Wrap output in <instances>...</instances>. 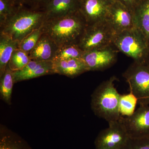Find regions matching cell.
Instances as JSON below:
<instances>
[{
  "label": "cell",
  "instance_id": "1",
  "mask_svg": "<svg viewBox=\"0 0 149 149\" xmlns=\"http://www.w3.org/2000/svg\"><path fill=\"white\" fill-rule=\"evenodd\" d=\"M87 25L78 11L63 17L46 20L43 29L44 33L50 37L58 47L77 45Z\"/></svg>",
  "mask_w": 149,
  "mask_h": 149
},
{
  "label": "cell",
  "instance_id": "2",
  "mask_svg": "<svg viewBox=\"0 0 149 149\" xmlns=\"http://www.w3.org/2000/svg\"><path fill=\"white\" fill-rule=\"evenodd\" d=\"M115 76L104 81L96 88L91 95V109L98 117L108 122L117 121L122 116L119 111L120 95L114 86Z\"/></svg>",
  "mask_w": 149,
  "mask_h": 149
},
{
  "label": "cell",
  "instance_id": "3",
  "mask_svg": "<svg viewBox=\"0 0 149 149\" xmlns=\"http://www.w3.org/2000/svg\"><path fill=\"white\" fill-rule=\"evenodd\" d=\"M45 21L43 10L22 6L12 17L0 26V33L20 42L31 32L42 27Z\"/></svg>",
  "mask_w": 149,
  "mask_h": 149
},
{
  "label": "cell",
  "instance_id": "4",
  "mask_svg": "<svg viewBox=\"0 0 149 149\" xmlns=\"http://www.w3.org/2000/svg\"><path fill=\"white\" fill-rule=\"evenodd\" d=\"M113 45L118 52L137 62H145L149 50L146 38L135 27L116 34Z\"/></svg>",
  "mask_w": 149,
  "mask_h": 149
},
{
  "label": "cell",
  "instance_id": "5",
  "mask_svg": "<svg viewBox=\"0 0 149 149\" xmlns=\"http://www.w3.org/2000/svg\"><path fill=\"white\" fill-rule=\"evenodd\" d=\"M115 35L106 20L87 25L77 46L84 52L113 45Z\"/></svg>",
  "mask_w": 149,
  "mask_h": 149
},
{
  "label": "cell",
  "instance_id": "6",
  "mask_svg": "<svg viewBox=\"0 0 149 149\" xmlns=\"http://www.w3.org/2000/svg\"><path fill=\"white\" fill-rule=\"evenodd\" d=\"M123 76L129 85L130 92L138 99L139 105H149V65L134 61Z\"/></svg>",
  "mask_w": 149,
  "mask_h": 149
},
{
  "label": "cell",
  "instance_id": "7",
  "mask_svg": "<svg viewBox=\"0 0 149 149\" xmlns=\"http://www.w3.org/2000/svg\"><path fill=\"white\" fill-rule=\"evenodd\" d=\"M108 123V127L101 131L96 137V149H123L130 138L125 126L120 119Z\"/></svg>",
  "mask_w": 149,
  "mask_h": 149
},
{
  "label": "cell",
  "instance_id": "8",
  "mask_svg": "<svg viewBox=\"0 0 149 149\" xmlns=\"http://www.w3.org/2000/svg\"><path fill=\"white\" fill-rule=\"evenodd\" d=\"M120 120L131 138L149 135V105H141L128 117L121 116Z\"/></svg>",
  "mask_w": 149,
  "mask_h": 149
},
{
  "label": "cell",
  "instance_id": "9",
  "mask_svg": "<svg viewBox=\"0 0 149 149\" xmlns=\"http://www.w3.org/2000/svg\"><path fill=\"white\" fill-rule=\"evenodd\" d=\"M118 51L114 45L85 52L82 59L90 71H103L112 66Z\"/></svg>",
  "mask_w": 149,
  "mask_h": 149
},
{
  "label": "cell",
  "instance_id": "10",
  "mask_svg": "<svg viewBox=\"0 0 149 149\" xmlns=\"http://www.w3.org/2000/svg\"><path fill=\"white\" fill-rule=\"evenodd\" d=\"M105 20L115 35L135 27L133 12L114 0L110 7Z\"/></svg>",
  "mask_w": 149,
  "mask_h": 149
},
{
  "label": "cell",
  "instance_id": "11",
  "mask_svg": "<svg viewBox=\"0 0 149 149\" xmlns=\"http://www.w3.org/2000/svg\"><path fill=\"white\" fill-rule=\"evenodd\" d=\"M114 0H79V11L88 25L105 20Z\"/></svg>",
  "mask_w": 149,
  "mask_h": 149
},
{
  "label": "cell",
  "instance_id": "12",
  "mask_svg": "<svg viewBox=\"0 0 149 149\" xmlns=\"http://www.w3.org/2000/svg\"><path fill=\"white\" fill-rule=\"evenodd\" d=\"M53 74V61L34 60H30L22 69L13 72L14 83Z\"/></svg>",
  "mask_w": 149,
  "mask_h": 149
},
{
  "label": "cell",
  "instance_id": "13",
  "mask_svg": "<svg viewBox=\"0 0 149 149\" xmlns=\"http://www.w3.org/2000/svg\"><path fill=\"white\" fill-rule=\"evenodd\" d=\"M79 9V0H51L42 10L46 21L75 13Z\"/></svg>",
  "mask_w": 149,
  "mask_h": 149
},
{
  "label": "cell",
  "instance_id": "14",
  "mask_svg": "<svg viewBox=\"0 0 149 149\" xmlns=\"http://www.w3.org/2000/svg\"><path fill=\"white\" fill-rule=\"evenodd\" d=\"M54 74L63 75L74 78L88 71V66L82 58L61 60L54 59L53 61Z\"/></svg>",
  "mask_w": 149,
  "mask_h": 149
},
{
  "label": "cell",
  "instance_id": "15",
  "mask_svg": "<svg viewBox=\"0 0 149 149\" xmlns=\"http://www.w3.org/2000/svg\"><path fill=\"white\" fill-rule=\"evenodd\" d=\"M58 48V46L50 37L43 33L28 55L31 60L53 61Z\"/></svg>",
  "mask_w": 149,
  "mask_h": 149
},
{
  "label": "cell",
  "instance_id": "16",
  "mask_svg": "<svg viewBox=\"0 0 149 149\" xmlns=\"http://www.w3.org/2000/svg\"><path fill=\"white\" fill-rule=\"evenodd\" d=\"M0 149H32L29 143L18 134L5 125L0 126Z\"/></svg>",
  "mask_w": 149,
  "mask_h": 149
},
{
  "label": "cell",
  "instance_id": "17",
  "mask_svg": "<svg viewBox=\"0 0 149 149\" xmlns=\"http://www.w3.org/2000/svg\"><path fill=\"white\" fill-rule=\"evenodd\" d=\"M133 13L134 27L143 34L149 45V0H142Z\"/></svg>",
  "mask_w": 149,
  "mask_h": 149
},
{
  "label": "cell",
  "instance_id": "18",
  "mask_svg": "<svg viewBox=\"0 0 149 149\" xmlns=\"http://www.w3.org/2000/svg\"><path fill=\"white\" fill-rule=\"evenodd\" d=\"M19 44L18 41L0 33V76L5 71L14 51L19 49Z\"/></svg>",
  "mask_w": 149,
  "mask_h": 149
},
{
  "label": "cell",
  "instance_id": "19",
  "mask_svg": "<svg viewBox=\"0 0 149 149\" xmlns=\"http://www.w3.org/2000/svg\"><path fill=\"white\" fill-rule=\"evenodd\" d=\"M13 72L8 64L5 71L0 76L1 99L8 105L11 104L12 94L14 84Z\"/></svg>",
  "mask_w": 149,
  "mask_h": 149
},
{
  "label": "cell",
  "instance_id": "20",
  "mask_svg": "<svg viewBox=\"0 0 149 149\" xmlns=\"http://www.w3.org/2000/svg\"><path fill=\"white\" fill-rule=\"evenodd\" d=\"M138 100L133 93L120 95L119 102V111L120 115L125 117L131 116L136 110Z\"/></svg>",
  "mask_w": 149,
  "mask_h": 149
},
{
  "label": "cell",
  "instance_id": "21",
  "mask_svg": "<svg viewBox=\"0 0 149 149\" xmlns=\"http://www.w3.org/2000/svg\"><path fill=\"white\" fill-rule=\"evenodd\" d=\"M84 53L85 52L76 45L61 46L58 47L54 59L65 60L81 58L83 57Z\"/></svg>",
  "mask_w": 149,
  "mask_h": 149
},
{
  "label": "cell",
  "instance_id": "22",
  "mask_svg": "<svg viewBox=\"0 0 149 149\" xmlns=\"http://www.w3.org/2000/svg\"><path fill=\"white\" fill-rule=\"evenodd\" d=\"M30 60L28 54L18 49L13 53L8 65L13 72L17 71L22 69Z\"/></svg>",
  "mask_w": 149,
  "mask_h": 149
},
{
  "label": "cell",
  "instance_id": "23",
  "mask_svg": "<svg viewBox=\"0 0 149 149\" xmlns=\"http://www.w3.org/2000/svg\"><path fill=\"white\" fill-rule=\"evenodd\" d=\"M43 33L42 25L40 28L31 32L22 40L19 46V49L29 54L36 45Z\"/></svg>",
  "mask_w": 149,
  "mask_h": 149
},
{
  "label": "cell",
  "instance_id": "24",
  "mask_svg": "<svg viewBox=\"0 0 149 149\" xmlns=\"http://www.w3.org/2000/svg\"><path fill=\"white\" fill-rule=\"evenodd\" d=\"M21 7L11 0H0V26L12 17Z\"/></svg>",
  "mask_w": 149,
  "mask_h": 149
},
{
  "label": "cell",
  "instance_id": "25",
  "mask_svg": "<svg viewBox=\"0 0 149 149\" xmlns=\"http://www.w3.org/2000/svg\"><path fill=\"white\" fill-rule=\"evenodd\" d=\"M123 149H149V135L140 138H129Z\"/></svg>",
  "mask_w": 149,
  "mask_h": 149
},
{
  "label": "cell",
  "instance_id": "26",
  "mask_svg": "<svg viewBox=\"0 0 149 149\" xmlns=\"http://www.w3.org/2000/svg\"><path fill=\"white\" fill-rule=\"evenodd\" d=\"M51 0H30L29 6L31 8L42 10Z\"/></svg>",
  "mask_w": 149,
  "mask_h": 149
},
{
  "label": "cell",
  "instance_id": "27",
  "mask_svg": "<svg viewBox=\"0 0 149 149\" xmlns=\"http://www.w3.org/2000/svg\"><path fill=\"white\" fill-rule=\"evenodd\" d=\"M125 6L128 9L133 12L142 0H114Z\"/></svg>",
  "mask_w": 149,
  "mask_h": 149
},
{
  "label": "cell",
  "instance_id": "28",
  "mask_svg": "<svg viewBox=\"0 0 149 149\" xmlns=\"http://www.w3.org/2000/svg\"><path fill=\"white\" fill-rule=\"evenodd\" d=\"M16 5L21 7L25 6V5H29L30 0H11Z\"/></svg>",
  "mask_w": 149,
  "mask_h": 149
},
{
  "label": "cell",
  "instance_id": "29",
  "mask_svg": "<svg viewBox=\"0 0 149 149\" xmlns=\"http://www.w3.org/2000/svg\"><path fill=\"white\" fill-rule=\"evenodd\" d=\"M144 63L149 65V50L148 53V55L147 56L146 58V60H145V62Z\"/></svg>",
  "mask_w": 149,
  "mask_h": 149
}]
</instances>
